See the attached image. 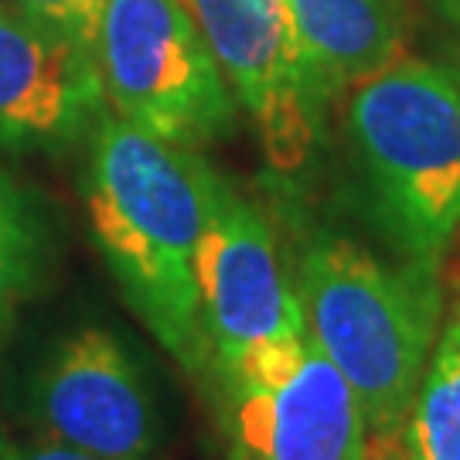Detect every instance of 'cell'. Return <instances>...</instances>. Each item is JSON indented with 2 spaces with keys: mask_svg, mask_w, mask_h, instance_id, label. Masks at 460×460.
I'll return each instance as SVG.
<instances>
[{
  "mask_svg": "<svg viewBox=\"0 0 460 460\" xmlns=\"http://www.w3.org/2000/svg\"><path fill=\"white\" fill-rule=\"evenodd\" d=\"M222 174L198 150L99 113L83 198L102 260L137 317L191 372L205 376L208 345L198 314L195 256Z\"/></svg>",
  "mask_w": 460,
  "mask_h": 460,
  "instance_id": "obj_1",
  "label": "cell"
},
{
  "mask_svg": "<svg viewBox=\"0 0 460 460\" xmlns=\"http://www.w3.org/2000/svg\"><path fill=\"white\" fill-rule=\"evenodd\" d=\"M294 287L307 334L362 406L368 440H399L437 338V273L389 266L348 235L314 232L296 252Z\"/></svg>",
  "mask_w": 460,
  "mask_h": 460,
  "instance_id": "obj_2",
  "label": "cell"
},
{
  "mask_svg": "<svg viewBox=\"0 0 460 460\" xmlns=\"http://www.w3.org/2000/svg\"><path fill=\"white\" fill-rule=\"evenodd\" d=\"M348 130L378 226L406 263L440 273L460 232V68L395 58L355 85Z\"/></svg>",
  "mask_w": 460,
  "mask_h": 460,
  "instance_id": "obj_3",
  "label": "cell"
},
{
  "mask_svg": "<svg viewBox=\"0 0 460 460\" xmlns=\"http://www.w3.org/2000/svg\"><path fill=\"white\" fill-rule=\"evenodd\" d=\"M110 113L201 150L235 130V96L181 0H106L96 41Z\"/></svg>",
  "mask_w": 460,
  "mask_h": 460,
  "instance_id": "obj_4",
  "label": "cell"
},
{
  "mask_svg": "<svg viewBox=\"0 0 460 460\" xmlns=\"http://www.w3.org/2000/svg\"><path fill=\"white\" fill-rule=\"evenodd\" d=\"M205 378L229 460H368L362 406L307 331Z\"/></svg>",
  "mask_w": 460,
  "mask_h": 460,
  "instance_id": "obj_5",
  "label": "cell"
},
{
  "mask_svg": "<svg viewBox=\"0 0 460 460\" xmlns=\"http://www.w3.org/2000/svg\"><path fill=\"white\" fill-rule=\"evenodd\" d=\"M222 79L260 133L270 167L296 174L324 137L328 89L300 45L287 0H181Z\"/></svg>",
  "mask_w": 460,
  "mask_h": 460,
  "instance_id": "obj_6",
  "label": "cell"
},
{
  "mask_svg": "<svg viewBox=\"0 0 460 460\" xmlns=\"http://www.w3.org/2000/svg\"><path fill=\"white\" fill-rule=\"evenodd\" d=\"M195 283L208 345L205 372L307 331L270 218L226 178L198 243Z\"/></svg>",
  "mask_w": 460,
  "mask_h": 460,
  "instance_id": "obj_7",
  "label": "cell"
},
{
  "mask_svg": "<svg viewBox=\"0 0 460 460\" xmlns=\"http://www.w3.org/2000/svg\"><path fill=\"white\" fill-rule=\"evenodd\" d=\"M34 412L51 440L102 460H147L161 440L144 368L99 324L58 341L34 376Z\"/></svg>",
  "mask_w": 460,
  "mask_h": 460,
  "instance_id": "obj_8",
  "label": "cell"
},
{
  "mask_svg": "<svg viewBox=\"0 0 460 460\" xmlns=\"http://www.w3.org/2000/svg\"><path fill=\"white\" fill-rule=\"evenodd\" d=\"M106 110L96 55L31 17L0 14V144L62 147Z\"/></svg>",
  "mask_w": 460,
  "mask_h": 460,
  "instance_id": "obj_9",
  "label": "cell"
},
{
  "mask_svg": "<svg viewBox=\"0 0 460 460\" xmlns=\"http://www.w3.org/2000/svg\"><path fill=\"white\" fill-rule=\"evenodd\" d=\"M300 45L334 99L402 55L410 34L406 0H287Z\"/></svg>",
  "mask_w": 460,
  "mask_h": 460,
  "instance_id": "obj_10",
  "label": "cell"
},
{
  "mask_svg": "<svg viewBox=\"0 0 460 460\" xmlns=\"http://www.w3.org/2000/svg\"><path fill=\"white\" fill-rule=\"evenodd\" d=\"M406 460H460V311L429 351L420 393L402 427Z\"/></svg>",
  "mask_w": 460,
  "mask_h": 460,
  "instance_id": "obj_11",
  "label": "cell"
},
{
  "mask_svg": "<svg viewBox=\"0 0 460 460\" xmlns=\"http://www.w3.org/2000/svg\"><path fill=\"white\" fill-rule=\"evenodd\" d=\"M45 256V226L28 191L0 171V334L31 296Z\"/></svg>",
  "mask_w": 460,
  "mask_h": 460,
  "instance_id": "obj_12",
  "label": "cell"
},
{
  "mask_svg": "<svg viewBox=\"0 0 460 460\" xmlns=\"http://www.w3.org/2000/svg\"><path fill=\"white\" fill-rule=\"evenodd\" d=\"M14 4L24 17L66 38H75L79 45H89V49L96 41L99 17L106 7V0H14Z\"/></svg>",
  "mask_w": 460,
  "mask_h": 460,
  "instance_id": "obj_13",
  "label": "cell"
},
{
  "mask_svg": "<svg viewBox=\"0 0 460 460\" xmlns=\"http://www.w3.org/2000/svg\"><path fill=\"white\" fill-rule=\"evenodd\" d=\"M17 460H102V457H93V454L75 450V447L68 444H58V440H45V444H34L28 450H21Z\"/></svg>",
  "mask_w": 460,
  "mask_h": 460,
  "instance_id": "obj_14",
  "label": "cell"
},
{
  "mask_svg": "<svg viewBox=\"0 0 460 460\" xmlns=\"http://www.w3.org/2000/svg\"><path fill=\"white\" fill-rule=\"evenodd\" d=\"M368 460H406L395 440H368Z\"/></svg>",
  "mask_w": 460,
  "mask_h": 460,
  "instance_id": "obj_15",
  "label": "cell"
},
{
  "mask_svg": "<svg viewBox=\"0 0 460 460\" xmlns=\"http://www.w3.org/2000/svg\"><path fill=\"white\" fill-rule=\"evenodd\" d=\"M437 7H440V14H444L450 24L460 28V0H437Z\"/></svg>",
  "mask_w": 460,
  "mask_h": 460,
  "instance_id": "obj_16",
  "label": "cell"
},
{
  "mask_svg": "<svg viewBox=\"0 0 460 460\" xmlns=\"http://www.w3.org/2000/svg\"><path fill=\"white\" fill-rule=\"evenodd\" d=\"M0 460H4V457H0Z\"/></svg>",
  "mask_w": 460,
  "mask_h": 460,
  "instance_id": "obj_17",
  "label": "cell"
}]
</instances>
